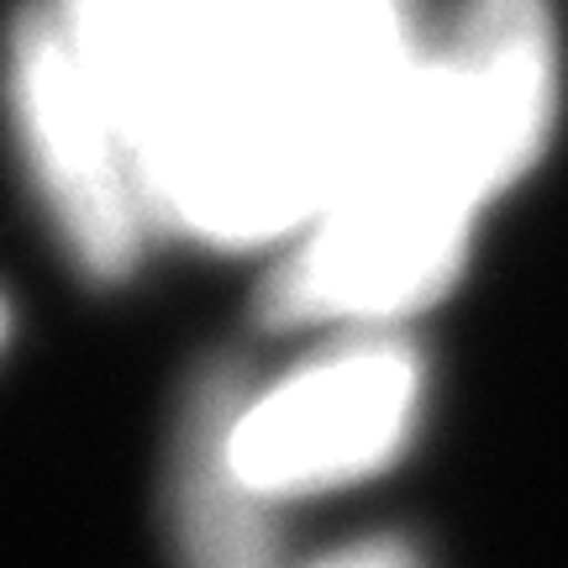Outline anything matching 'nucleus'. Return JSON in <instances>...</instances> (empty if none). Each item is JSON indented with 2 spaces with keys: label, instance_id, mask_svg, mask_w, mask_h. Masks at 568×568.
I'll return each mask as SVG.
<instances>
[{
  "label": "nucleus",
  "instance_id": "nucleus-3",
  "mask_svg": "<svg viewBox=\"0 0 568 568\" xmlns=\"http://www.w3.org/2000/svg\"><path fill=\"white\" fill-rule=\"evenodd\" d=\"M422 400L426 368L400 332H343L268 389H243L226 464L264 506L358 485L406 453Z\"/></svg>",
  "mask_w": 568,
  "mask_h": 568
},
{
  "label": "nucleus",
  "instance_id": "nucleus-5",
  "mask_svg": "<svg viewBox=\"0 0 568 568\" xmlns=\"http://www.w3.org/2000/svg\"><path fill=\"white\" fill-rule=\"evenodd\" d=\"M237 374L201 379L195 400L184 410L180 432V542L190 568H268L274 558V527L264 500H253L243 479L226 464V422L243 400Z\"/></svg>",
  "mask_w": 568,
  "mask_h": 568
},
{
  "label": "nucleus",
  "instance_id": "nucleus-4",
  "mask_svg": "<svg viewBox=\"0 0 568 568\" xmlns=\"http://www.w3.org/2000/svg\"><path fill=\"white\" fill-rule=\"evenodd\" d=\"M6 90L17 138L69 258L90 280H126L142 258L153 205L122 126L90 84L53 6H27L11 27Z\"/></svg>",
  "mask_w": 568,
  "mask_h": 568
},
{
  "label": "nucleus",
  "instance_id": "nucleus-2",
  "mask_svg": "<svg viewBox=\"0 0 568 568\" xmlns=\"http://www.w3.org/2000/svg\"><path fill=\"white\" fill-rule=\"evenodd\" d=\"M564 111L552 0H458L395 111L264 284L268 326L395 332L464 280L495 205Z\"/></svg>",
  "mask_w": 568,
  "mask_h": 568
},
{
  "label": "nucleus",
  "instance_id": "nucleus-6",
  "mask_svg": "<svg viewBox=\"0 0 568 568\" xmlns=\"http://www.w3.org/2000/svg\"><path fill=\"white\" fill-rule=\"evenodd\" d=\"M316 568H416V558H410V548L379 537V542H358V548L332 552V558H322Z\"/></svg>",
  "mask_w": 568,
  "mask_h": 568
},
{
  "label": "nucleus",
  "instance_id": "nucleus-7",
  "mask_svg": "<svg viewBox=\"0 0 568 568\" xmlns=\"http://www.w3.org/2000/svg\"><path fill=\"white\" fill-rule=\"evenodd\" d=\"M0 343H6V301H0Z\"/></svg>",
  "mask_w": 568,
  "mask_h": 568
},
{
  "label": "nucleus",
  "instance_id": "nucleus-1",
  "mask_svg": "<svg viewBox=\"0 0 568 568\" xmlns=\"http://www.w3.org/2000/svg\"><path fill=\"white\" fill-rule=\"evenodd\" d=\"M422 48L410 0H169L126 132L153 222L284 253L379 138Z\"/></svg>",
  "mask_w": 568,
  "mask_h": 568
}]
</instances>
